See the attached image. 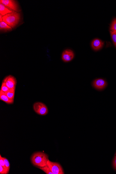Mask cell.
<instances>
[{
	"label": "cell",
	"mask_w": 116,
	"mask_h": 174,
	"mask_svg": "<svg viewBox=\"0 0 116 174\" xmlns=\"http://www.w3.org/2000/svg\"><path fill=\"white\" fill-rule=\"evenodd\" d=\"M49 160V156L42 152H35L31 158V161L33 166L39 169L46 166Z\"/></svg>",
	"instance_id": "obj_1"
},
{
	"label": "cell",
	"mask_w": 116,
	"mask_h": 174,
	"mask_svg": "<svg viewBox=\"0 0 116 174\" xmlns=\"http://www.w3.org/2000/svg\"><path fill=\"white\" fill-rule=\"evenodd\" d=\"M20 19V14L14 11L2 16V21L7 23L12 28H14L18 24Z\"/></svg>",
	"instance_id": "obj_2"
},
{
	"label": "cell",
	"mask_w": 116,
	"mask_h": 174,
	"mask_svg": "<svg viewBox=\"0 0 116 174\" xmlns=\"http://www.w3.org/2000/svg\"><path fill=\"white\" fill-rule=\"evenodd\" d=\"M33 108L35 112L40 116H45L49 112L48 108L43 103L37 102L35 103Z\"/></svg>",
	"instance_id": "obj_3"
},
{
	"label": "cell",
	"mask_w": 116,
	"mask_h": 174,
	"mask_svg": "<svg viewBox=\"0 0 116 174\" xmlns=\"http://www.w3.org/2000/svg\"><path fill=\"white\" fill-rule=\"evenodd\" d=\"M0 3L5 6L10 10L16 12H19L21 10L17 2L13 0H1Z\"/></svg>",
	"instance_id": "obj_4"
},
{
	"label": "cell",
	"mask_w": 116,
	"mask_h": 174,
	"mask_svg": "<svg viewBox=\"0 0 116 174\" xmlns=\"http://www.w3.org/2000/svg\"><path fill=\"white\" fill-rule=\"evenodd\" d=\"M47 164L49 166L53 174H64V170L61 165L57 162L48 161Z\"/></svg>",
	"instance_id": "obj_5"
},
{
	"label": "cell",
	"mask_w": 116,
	"mask_h": 174,
	"mask_svg": "<svg viewBox=\"0 0 116 174\" xmlns=\"http://www.w3.org/2000/svg\"><path fill=\"white\" fill-rule=\"evenodd\" d=\"M2 81L4 82L10 89L16 88L17 80L15 77L13 76H7Z\"/></svg>",
	"instance_id": "obj_6"
},
{
	"label": "cell",
	"mask_w": 116,
	"mask_h": 174,
	"mask_svg": "<svg viewBox=\"0 0 116 174\" xmlns=\"http://www.w3.org/2000/svg\"><path fill=\"white\" fill-rule=\"evenodd\" d=\"M74 57V53L72 50L70 49L65 50L62 53V60L65 62H68L72 60Z\"/></svg>",
	"instance_id": "obj_7"
},
{
	"label": "cell",
	"mask_w": 116,
	"mask_h": 174,
	"mask_svg": "<svg viewBox=\"0 0 116 174\" xmlns=\"http://www.w3.org/2000/svg\"><path fill=\"white\" fill-rule=\"evenodd\" d=\"M107 85V82L104 80L99 78L95 80L92 83L93 87L98 90H102L105 88Z\"/></svg>",
	"instance_id": "obj_8"
},
{
	"label": "cell",
	"mask_w": 116,
	"mask_h": 174,
	"mask_svg": "<svg viewBox=\"0 0 116 174\" xmlns=\"http://www.w3.org/2000/svg\"><path fill=\"white\" fill-rule=\"evenodd\" d=\"M104 43L101 40L97 39H94L91 43L92 48L95 51H98L103 48Z\"/></svg>",
	"instance_id": "obj_9"
},
{
	"label": "cell",
	"mask_w": 116,
	"mask_h": 174,
	"mask_svg": "<svg viewBox=\"0 0 116 174\" xmlns=\"http://www.w3.org/2000/svg\"><path fill=\"white\" fill-rule=\"evenodd\" d=\"M0 100L8 104H13L14 102L9 98L6 94L1 90H0Z\"/></svg>",
	"instance_id": "obj_10"
},
{
	"label": "cell",
	"mask_w": 116,
	"mask_h": 174,
	"mask_svg": "<svg viewBox=\"0 0 116 174\" xmlns=\"http://www.w3.org/2000/svg\"><path fill=\"white\" fill-rule=\"evenodd\" d=\"M14 12L5 7L3 4L0 3V14L4 16L6 15Z\"/></svg>",
	"instance_id": "obj_11"
},
{
	"label": "cell",
	"mask_w": 116,
	"mask_h": 174,
	"mask_svg": "<svg viewBox=\"0 0 116 174\" xmlns=\"http://www.w3.org/2000/svg\"><path fill=\"white\" fill-rule=\"evenodd\" d=\"M0 30L2 31H11L12 28L3 21L0 22Z\"/></svg>",
	"instance_id": "obj_12"
},
{
	"label": "cell",
	"mask_w": 116,
	"mask_h": 174,
	"mask_svg": "<svg viewBox=\"0 0 116 174\" xmlns=\"http://www.w3.org/2000/svg\"><path fill=\"white\" fill-rule=\"evenodd\" d=\"M16 88L10 89L7 93H5L7 96L12 101H14Z\"/></svg>",
	"instance_id": "obj_13"
},
{
	"label": "cell",
	"mask_w": 116,
	"mask_h": 174,
	"mask_svg": "<svg viewBox=\"0 0 116 174\" xmlns=\"http://www.w3.org/2000/svg\"><path fill=\"white\" fill-rule=\"evenodd\" d=\"M39 169L47 174H53L51 170H50L49 166L47 164L45 166L40 167Z\"/></svg>",
	"instance_id": "obj_14"
},
{
	"label": "cell",
	"mask_w": 116,
	"mask_h": 174,
	"mask_svg": "<svg viewBox=\"0 0 116 174\" xmlns=\"http://www.w3.org/2000/svg\"><path fill=\"white\" fill-rule=\"evenodd\" d=\"M10 88H9L4 83V82H2L1 90L5 93H7V91L9 90Z\"/></svg>",
	"instance_id": "obj_15"
},
{
	"label": "cell",
	"mask_w": 116,
	"mask_h": 174,
	"mask_svg": "<svg viewBox=\"0 0 116 174\" xmlns=\"http://www.w3.org/2000/svg\"><path fill=\"white\" fill-rule=\"evenodd\" d=\"M110 31L116 32V18H115L113 20L111 25Z\"/></svg>",
	"instance_id": "obj_16"
},
{
	"label": "cell",
	"mask_w": 116,
	"mask_h": 174,
	"mask_svg": "<svg viewBox=\"0 0 116 174\" xmlns=\"http://www.w3.org/2000/svg\"><path fill=\"white\" fill-rule=\"evenodd\" d=\"M3 158L4 163L5 165L6 168L8 172H9L10 169V164L9 162L8 159L5 158L3 157Z\"/></svg>",
	"instance_id": "obj_17"
},
{
	"label": "cell",
	"mask_w": 116,
	"mask_h": 174,
	"mask_svg": "<svg viewBox=\"0 0 116 174\" xmlns=\"http://www.w3.org/2000/svg\"><path fill=\"white\" fill-rule=\"evenodd\" d=\"M110 34L113 42L116 47V32L110 31Z\"/></svg>",
	"instance_id": "obj_18"
},
{
	"label": "cell",
	"mask_w": 116,
	"mask_h": 174,
	"mask_svg": "<svg viewBox=\"0 0 116 174\" xmlns=\"http://www.w3.org/2000/svg\"><path fill=\"white\" fill-rule=\"evenodd\" d=\"M9 172L7 170L5 169L3 167L0 165V174H7Z\"/></svg>",
	"instance_id": "obj_19"
},
{
	"label": "cell",
	"mask_w": 116,
	"mask_h": 174,
	"mask_svg": "<svg viewBox=\"0 0 116 174\" xmlns=\"http://www.w3.org/2000/svg\"><path fill=\"white\" fill-rule=\"evenodd\" d=\"M0 165L2 167H3L4 168H5V169H7V168H6L4 163L3 158V157H2L1 155H0Z\"/></svg>",
	"instance_id": "obj_20"
},
{
	"label": "cell",
	"mask_w": 116,
	"mask_h": 174,
	"mask_svg": "<svg viewBox=\"0 0 116 174\" xmlns=\"http://www.w3.org/2000/svg\"><path fill=\"white\" fill-rule=\"evenodd\" d=\"M113 166L116 170V156H115L114 158V161H113Z\"/></svg>",
	"instance_id": "obj_21"
},
{
	"label": "cell",
	"mask_w": 116,
	"mask_h": 174,
	"mask_svg": "<svg viewBox=\"0 0 116 174\" xmlns=\"http://www.w3.org/2000/svg\"><path fill=\"white\" fill-rule=\"evenodd\" d=\"M2 21V15L0 14V22Z\"/></svg>",
	"instance_id": "obj_22"
},
{
	"label": "cell",
	"mask_w": 116,
	"mask_h": 174,
	"mask_svg": "<svg viewBox=\"0 0 116 174\" xmlns=\"http://www.w3.org/2000/svg\"><path fill=\"white\" fill-rule=\"evenodd\" d=\"M115 155H116V154H115Z\"/></svg>",
	"instance_id": "obj_23"
}]
</instances>
